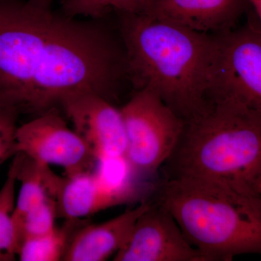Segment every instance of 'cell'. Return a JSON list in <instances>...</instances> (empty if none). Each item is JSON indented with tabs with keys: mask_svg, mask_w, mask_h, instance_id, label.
<instances>
[{
	"mask_svg": "<svg viewBox=\"0 0 261 261\" xmlns=\"http://www.w3.org/2000/svg\"><path fill=\"white\" fill-rule=\"evenodd\" d=\"M94 0H63L64 14L70 17L86 15L94 18Z\"/></svg>",
	"mask_w": 261,
	"mask_h": 261,
	"instance_id": "20",
	"label": "cell"
},
{
	"mask_svg": "<svg viewBox=\"0 0 261 261\" xmlns=\"http://www.w3.org/2000/svg\"><path fill=\"white\" fill-rule=\"evenodd\" d=\"M150 205L142 202L114 219L102 224L86 225L73 231L62 260L104 261L116 255L126 243L137 219Z\"/></svg>",
	"mask_w": 261,
	"mask_h": 261,
	"instance_id": "11",
	"label": "cell"
},
{
	"mask_svg": "<svg viewBox=\"0 0 261 261\" xmlns=\"http://www.w3.org/2000/svg\"><path fill=\"white\" fill-rule=\"evenodd\" d=\"M258 190L259 192H260V193L261 194V173L260 176V180H259Z\"/></svg>",
	"mask_w": 261,
	"mask_h": 261,
	"instance_id": "23",
	"label": "cell"
},
{
	"mask_svg": "<svg viewBox=\"0 0 261 261\" xmlns=\"http://www.w3.org/2000/svg\"><path fill=\"white\" fill-rule=\"evenodd\" d=\"M250 9L248 0H152L142 14L217 34L235 27Z\"/></svg>",
	"mask_w": 261,
	"mask_h": 261,
	"instance_id": "10",
	"label": "cell"
},
{
	"mask_svg": "<svg viewBox=\"0 0 261 261\" xmlns=\"http://www.w3.org/2000/svg\"><path fill=\"white\" fill-rule=\"evenodd\" d=\"M121 13L127 74L137 90L154 92L186 121L212 89L217 35L142 13Z\"/></svg>",
	"mask_w": 261,
	"mask_h": 261,
	"instance_id": "2",
	"label": "cell"
},
{
	"mask_svg": "<svg viewBox=\"0 0 261 261\" xmlns=\"http://www.w3.org/2000/svg\"><path fill=\"white\" fill-rule=\"evenodd\" d=\"M159 204L176 220L206 261L261 255V194L215 182L168 178Z\"/></svg>",
	"mask_w": 261,
	"mask_h": 261,
	"instance_id": "4",
	"label": "cell"
},
{
	"mask_svg": "<svg viewBox=\"0 0 261 261\" xmlns=\"http://www.w3.org/2000/svg\"><path fill=\"white\" fill-rule=\"evenodd\" d=\"M250 10L261 27V0H248Z\"/></svg>",
	"mask_w": 261,
	"mask_h": 261,
	"instance_id": "21",
	"label": "cell"
},
{
	"mask_svg": "<svg viewBox=\"0 0 261 261\" xmlns=\"http://www.w3.org/2000/svg\"><path fill=\"white\" fill-rule=\"evenodd\" d=\"M92 173L117 205L135 202L142 194L143 178L135 172L124 156L97 160Z\"/></svg>",
	"mask_w": 261,
	"mask_h": 261,
	"instance_id": "14",
	"label": "cell"
},
{
	"mask_svg": "<svg viewBox=\"0 0 261 261\" xmlns=\"http://www.w3.org/2000/svg\"><path fill=\"white\" fill-rule=\"evenodd\" d=\"M58 216L56 199L53 197H48L32 207L17 228L18 247L25 239L43 236L54 231Z\"/></svg>",
	"mask_w": 261,
	"mask_h": 261,
	"instance_id": "17",
	"label": "cell"
},
{
	"mask_svg": "<svg viewBox=\"0 0 261 261\" xmlns=\"http://www.w3.org/2000/svg\"><path fill=\"white\" fill-rule=\"evenodd\" d=\"M32 1L39 6L44 8H51V4L53 3V0H32Z\"/></svg>",
	"mask_w": 261,
	"mask_h": 261,
	"instance_id": "22",
	"label": "cell"
},
{
	"mask_svg": "<svg viewBox=\"0 0 261 261\" xmlns=\"http://www.w3.org/2000/svg\"><path fill=\"white\" fill-rule=\"evenodd\" d=\"M62 108L97 160L126 154V130L121 110L97 94L85 92L65 99Z\"/></svg>",
	"mask_w": 261,
	"mask_h": 261,
	"instance_id": "9",
	"label": "cell"
},
{
	"mask_svg": "<svg viewBox=\"0 0 261 261\" xmlns=\"http://www.w3.org/2000/svg\"><path fill=\"white\" fill-rule=\"evenodd\" d=\"M15 140L18 153L47 166H61L66 176L90 172L97 162L85 142L56 109L18 126Z\"/></svg>",
	"mask_w": 261,
	"mask_h": 261,
	"instance_id": "7",
	"label": "cell"
},
{
	"mask_svg": "<svg viewBox=\"0 0 261 261\" xmlns=\"http://www.w3.org/2000/svg\"><path fill=\"white\" fill-rule=\"evenodd\" d=\"M217 35L212 88L261 113V27L250 9L246 23Z\"/></svg>",
	"mask_w": 261,
	"mask_h": 261,
	"instance_id": "6",
	"label": "cell"
},
{
	"mask_svg": "<svg viewBox=\"0 0 261 261\" xmlns=\"http://www.w3.org/2000/svg\"><path fill=\"white\" fill-rule=\"evenodd\" d=\"M152 0H94V18L103 16L110 8L118 10L120 13H143Z\"/></svg>",
	"mask_w": 261,
	"mask_h": 261,
	"instance_id": "19",
	"label": "cell"
},
{
	"mask_svg": "<svg viewBox=\"0 0 261 261\" xmlns=\"http://www.w3.org/2000/svg\"><path fill=\"white\" fill-rule=\"evenodd\" d=\"M17 175L18 159L15 154L0 190V261L15 260L18 256V237L13 221Z\"/></svg>",
	"mask_w": 261,
	"mask_h": 261,
	"instance_id": "15",
	"label": "cell"
},
{
	"mask_svg": "<svg viewBox=\"0 0 261 261\" xmlns=\"http://www.w3.org/2000/svg\"><path fill=\"white\" fill-rule=\"evenodd\" d=\"M16 156L17 177L21 185L13 212L17 232L20 221L32 207L48 197L56 199L62 177L53 173L47 165L37 162L21 152H18Z\"/></svg>",
	"mask_w": 261,
	"mask_h": 261,
	"instance_id": "13",
	"label": "cell"
},
{
	"mask_svg": "<svg viewBox=\"0 0 261 261\" xmlns=\"http://www.w3.org/2000/svg\"><path fill=\"white\" fill-rule=\"evenodd\" d=\"M75 221H66L64 226L43 235L25 239L18 247V257L21 261L62 260L68 240L74 231Z\"/></svg>",
	"mask_w": 261,
	"mask_h": 261,
	"instance_id": "16",
	"label": "cell"
},
{
	"mask_svg": "<svg viewBox=\"0 0 261 261\" xmlns=\"http://www.w3.org/2000/svg\"><path fill=\"white\" fill-rule=\"evenodd\" d=\"M18 116L14 110L0 106V166L18 154L15 135Z\"/></svg>",
	"mask_w": 261,
	"mask_h": 261,
	"instance_id": "18",
	"label": "cell"
},
{
	"mask_svg": "<svg viewBox=\"0 0 261 261\" xmlns=\"http://www.w3.org/2000/svg\"><path fill=\"white\" fill-rule=\"evenodd\" d=\"M115 261H206L188 241L172 215L151 205L137 219Z\"/></svg>",
	"mask_w": 261,
	"mask_h": 261,
	"instance_id": "8",
	"label": "cell"
},
{
	"mask_svg": "<svg viewBox=\"0 0 261 261\" xmlns=\"http://www.w3.org/2000/svg\"><path fill=\"white\" fill-rule=\"evenodd\" d=\"M168 163L169 178H197L260 193L261 113L213 88L202 108L185 121Z\"/></svg>",
	"mask_w": 261,
	"mask_h": 261,
	"instance_id": "3",
	"label": "cell"
},
{
	"mask_svg": "<svg viewBox=\"0 0 261 261\" xmlns=\"http://www.w3.org/2000/svg\"><path fill=\"white\" fill-rule=\"evenodd\" d=\"M121 112L126 135L125 158L139 176L149 177L172 155L185 121L147 89L137 90Z\"/></svg>",
	"mask_w": 261,
	"mask_h": 261,
	"instance_id": "5",
	"label": "cell"
},
{
	"mask_svg": "<svg viewBox=\"0 0 261 261\" xmlns=\"http://www.w3.org/2000/svg\"><path fill=\"white\" fill-rule=\"evenodd\" d=\"M58 217L75 221L117 206L99 185L92 173L62 177L56 195Z\"/></svg>",
	"mask_w": 261,
	"mask_h": 261,
	"instance_id": "12",
	"label": "cell"
},
{
	"mask_svg": "<svg viewBox=\"0 0 261 261\" xmlns=\"http://www.w3.org/2000/svg\"><path fill=\"white\" fill-rule=\"evenodd\" d=\"M125 74L124 48L102 25L0 0V106L38 116L85 92L111 101Z\"/></svg>",
	"mask_w": 261,
	"mask_h": 261,
	"instance_id": "1",
	"label": "cell"
}]
</instances>
